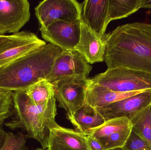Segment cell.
<instances>
[{
    "label": "cell",
    "instance_id": "cell-3",
    "mask_svg": "<svg viewBox=\"0 0 151 150\" xmlns=\"http://www.w3.org/2000/svg\"><path fill=\"white\" fill-rule=\"evenodd\" d=\"M13 115L4 125L12 130L24 129L27 137L39 142L42 149H47L50 130L59 126L55 120L57 112L55 97L43 105H36L25 91H22L13 92Z\"/></svg>",
    "mask_w": 151,
    "mask_h": 150
},
{
    "label": "cell",
    "instance_id": "cell-8",
    "mask_svg": "<svg viewBox=\"0 0 151 150\" xmlns=\"http://www.w3.org/2000/svg\"><path fill=\"white\" fill-rule=\"evenodd\" d=\"M30 17L27 0H0V34L19 32Z\"/></svg>",
    "mask_w": 151,
    "mask_h": 150
},
{
    "label": "cell",
    "instance_id": "cell-10",
    "mask_svg": "<svg viewBox=\"0 0 151 150\" xmlns=\"http://www.w3.org/2000/svg\"><path fill=\"white\" fill-rule=\"evenodd\" d=\"M81 20L55 22L46 29H40L42 37L63 50L74 51L80 41Z\"/></svg>",
    "mask_w": 151,
    "mask_h": 150
},
{
    "label": "cell",
    "instance_id": "cell-24",
    "mask_svg": "<svg viewBox=\"0 0 151 150\" xmlns=\"http://www.w3.org/2000/svg\"><path fill=\"white\" fill-rule=\"evenodd\" d=\"M122 150H151V146L146 141L132 130Z\"/></svg>",
    "mask_w": 151,
    "mask_h": 150
},
{
    "label": "cell",
    "instance_id": "cell-29",
    "mask_svg": "<svg viewBox=\"0 0 151 150\" xmlns=\"http://www.w3.org/2000/svg\"><path fill=\"white\" fill-rule=\"evenodd\" d=\"M3 36V35H1V34H0V42H1L2 38Z\"/></svg>",
    "mask_w": 151,
    "mask_h": 150
},
{
    "label": "cell",
    "instance_id": "cell-15",
    "mask_svg": "<svg viewBox=\"0 0 151 150\" xmlns=\"http://www.w3.org/2000/svg\"><path fill=\"white\" fill-rule=\"evenodd\" d=\"M142 91H143L129 92H115L93 83L91 81L86 92L85 104L94 109H97L141 93Z\"/></svg>",
    "mask_w": 151,
    "mask_h": 150
},
{
    "label": "cell",
    "instance_id": "cell-12",
    "mask_svg": "<svg viewBox=\"0 0 151 150\" xmlns=\"http://www.w3.org/2000/svg\"><path fill=\"white\" fill-rule=\"evenodd\" d=\"M109 0H87L83 2L81 20L101 38H104L109 22Z\"/></svg>",
    "mask_w": 151,
    "mask_h": 150
},
{
    "label": "cell",
    "instance_id": "cell-2",
    "mask_svg": "<svg viewBox=\"0 0 151 150\" xmlns=\"http://www.w3.org/2000/svg\"><path fill=\"white\" fill-rule=\"evenodd\" d=\"M63 51L48 43L0 68V90L25 91L37 82L46 80Z\"/></svg>",
    "mask_w": 151,
    "mask_h": 150
},
{
    "label": "cell",
    "instance_id": "cell-22",
    "mask_svg": "<svg viewBox=\"0 0 151 150\" xmlns=\"http://www.w3.org/2000/svg\"><path fill=\"white\" fill-rule=\"evenodd\" d=\"M26 136L22 133L15 134L6 132L0 150H29L26 145Z\"/></svg>",
    "mask_w": 151,
    "mask_h": 150
},
{
    "label": "cell",
    "instance_id": "cell-6",
    "mask_svg": "<svg viewBox=\"0 0 151 150\" xmlns=\"http://www.w3.org/2000/svg\"><path fill=\"white\" fill-rule=\"evenodd\" d=\"M91 79L82 75L63 78L53 83L55 97L59 106L66 112V115L73 114L85 104L86 92Z\"/></svg>",
    "mask_w": 151,
    "mask_h": 150
},
{
    "label": "cell",
    "instance_id": "cell-14",
    "mask_svg": "<svg viewBox=\"0 0 151 150\" xmlns=\"http://www.w3.org/2000/svg\"><path fill=\"white\" fill-rule=\"evenodd\" d=\"M104 39L99 38L81 20V36L75 48L89 64L104 61L105 53Z\"/></svg>",
    "mask_w": 151,
    "mask_h": 150
},
{
    "label": "cell",
    "instance_id": "cell-20",
    "mask_svg": "<svg viewBox=\"0 0 151 150\" xmlns=\"http://www.w3.org/2000/svg\"><path fill=\"white\" fill-rule=\"evenodd\" d=\"M130 127H132V125L129 118H115L106 121L104 124L91 130L86 135H90L99 139Z\"/></svg>",
    "mask_w": 151,
    "mask_h": 150
},
{
    "label": "cell",
    "instance_id": "cell-17",
    "mask_svg": "<svg viewBox=\"0 0 151 150\" xmlns=\"http://www.w3.org/2000/svg\"><path fill=\"white\" fill-rule=\"evenodd\" d=\"M132 130L151 146V104L129 118Z\"/></svg>",
    "mask_w": 151,
    "mask_h": 150
},
{
    "label": "cell",
    "instance_id": "cell-27",
    "mask_svg": "<svg viewBox=\"0 0 151 150\" xmlns=\"http://www.w3.org/2000/svg\"><path fill=\"white\" fill-rule=\"evenodd\" d=\"M141 8L151 9V0H141Z\"/></svg>",
    "mask_w": 151,
    "mask_h": 150
},
{
    "label": "cell",
    "instance_id": "cell-5",
    "mask_svg": "<svg viewBox=\"0 0 151 150\" xmlns=\"http://www.w3.org/2000/svg\"><path fill=\"white\" fill-rule=\"evenodd\" d=\"M83 3L75 0H44L35 7V14L44 29L58 21L72 22L81 19Z\"/></svg>",
    "mask_w": 151,
    "mask_h": 150
},
{
    "label": "cell",
    "instance_id": "cell-1",
    "mask_svg": "<svg viewBox=\"0 0 151 150\" xmlns=\"http://www.w3.org/2000/svg\"><path fill=\"white\" fill-rule=\"evenodd\" d=\"M104 61L108 69L124 68L151 75V24L135 22L106 34Z\"/></svg>",
    "mask_w": 151,
    "mask_h": 150
},
{
    "label": "cell",
    "instance_id": "cell-21",
    "mask_svg": "<svg viewBox=\"0 0 151 150\" xmlns=\"http://www.w3.org/2000/svg\"><path fill=\"white\" fill-rule=\"evenodd\" d=\"M132 131V127H130L99 140L106 150L122 149L126 144Z\"/></svg>",
    "mask_w": 151,
    "mask_h": 150
},
{
    "label": "cell",
    "instance_id": "cell-11",
    "mask_svg": "<svg viewBox=\"0 0 151 150\" xmlns=\"http://www.w3.org/2000/svg\"><path fill=\"white\" fill-rule=\"evenodd\" d=\"M151 104V89H149L106 106L95 109L106 121L122 117L129 119Z\"/></svg>",
    "mask_w": 151,
    "mask_h": 150
},
{
    "label": "cell",
    "instance_id": "cell-9",
    "mask_svg": "<svg viewBox=\"0 0 151 150\" xmlns=\"http://www.w3.org/2000/svg\"><path fill=\"white\" fill-rule=\"evenodd\" d=\"M91 69L92 66L77 51L64 50L55 61L46 80L53 83L73 76L82 75L87 77Z\"/></svg>",
    "mask_w": 151,
    "mask_h": 150
},
{
    "label": "cell",
    "instance_id": "cell-26",
    "mask_svg": "<svg viewBox=\"0 0 151 150\" xmlns=\"http://www.w3.org/2000/svg\"><path fill=\"white\" fill-rule=\"evenodd\" d=\"M6 132L3 128L2 124L0 125V148L2 145L5 137Z\"/></svg>",
    "mask_w": 151,
    "mask_h": 150
},
{
    "label": "cell",
    "instance_id": "cell-7",
    "mask_svg": "<svg viewBox=\"0 0 151 150\" xmlns=\"http://www.w3.org/2000/svg\"><path fill=\"white\" fill-rule=\"evenodd\" d=\"M46 44L34 33L27 31L3 35L0 42V68Z\"/></svg>",
    "mask_w": 151,
    "mask_h": 150
},
{
    "label": "cell",
    "instance_id": "cell-28",
    "mask_svg": "<svg viewBox=\"0 0 151 150\" xmlns=\"http://www.w3.org/2000/svg\"><path fill=\"white\" fill-rule=\"evenodd\" d=\"M35 150H47V149H43L42 148H38V149H36Z\"/></svg>",
    "mask_w": 151,
    "mask_h": 150
},
{
    "label": "cell",
    "instance_id": "cell-18",
    "mask_svg": "<svg viewBox=\"0 0 151 150\" xmlns=\"http://www.w3.org/2000/svg\"><path fill=\"white\" fill-rule=\"evenodd\" d=\"M109 1V22L127 17L141 8V0Z\"/></svg>",
    "mask_w": 151,
    "mask_h": 150
},
{
    "label": "cell",
    "instance_id": "cell-13",
    "mask_svg": "<svg viewBox=\"0 0 151 150\" xmlns=\"http://www.w3.org/2000/svg\"><path fill=\"white\" fill-rule=\"evenodd\" d=\"M47 150H90L84 134L59 126L50 129Z\"/></svg>",
    "mask_w": 151,
    "mask_h": 150
},
{
    "label": "cell",
    "instance_id": "cell-23",
    "mask_svg": "<svg viewBox=\"0 0 151 150\" xmlns=\"http://www.w3.org/2000/svg\"><path fill=\"white\" fill-rule=\"evenodd\" d=\"M13 92L0 90V125L13 115Z\"/></svg>",
    "mask_w": 151,
    "mask_h": 150
},
{
    "label": "cell",
    "instance_id": "cell-19",
    "mask_svg": "<svg viewBox=\"0 0 151 150\" xmlns=\"http://www.w3.org/2000/svg\"><path fill=\"white\" fill-rule=\"evenodd\" d=\"M31 102L36 105L45 104L55 97L53 84L47 80H42L30 86L25 91Z\"/></svg>",
    "mask_w": 151,
    "mask_h": 150
},
{
    "label": "cell",
    "instance_id": "cell-25",
    "mask_svg": "<svg viewBox=\"0 0 151 150\" xmlns=\"http://www.w3.org/2000/svg\"><path fill=\"white\" fill-rule=\"evenodd\" d=\"M86 137L90 150H106L98 139L90 135H86Z\"/></svg>",
    "mask_w": 151,
    "mask_h": 150
},
{
    "label": "cell",
    "instance_id": "cell-16",
    "mask_svg": "<svg viewBox=\"0 0 151 150\" xmlns=\"http://www.w3.org/2000/svg\"><path fill=\"white\" fill-rule=\"evenodd\" d=\"M76 131L86 135L92 129L105 122L104 119L97 112L87 104L76 111L73 114L66 115Z\"/></svg>",
    "mask_w": 151,
    "mask_h": 150
},
{
    "label": "cell",
    "instance_id": "cell-4",
    "mask_svg": "<svg viewBox=\"0 0 151 150\" xmlns=\"http://www.w3.org/2000/svg\"><path fill=\"white\" fill-rule=\"evenodd\" d=\"M93 83L112 91L129 92L151 89V75L124 68L107 69L91 79Z\"/></svg>",
    "mask_w": 151,
    "mask_h": 150
}]
</instances>
